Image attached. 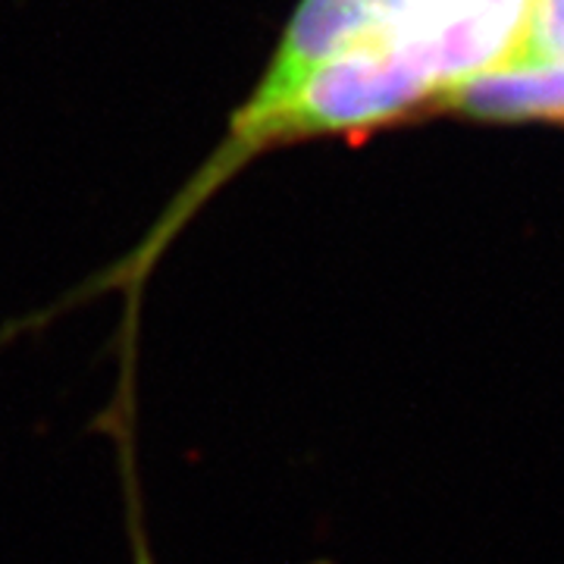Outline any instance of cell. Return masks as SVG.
I'll return each mask as SVG.
<instances>
[{"label":"cell","instance_id":"2","mask_svg":"<svg viewBox=\"0 0 564 564\" xmlns=\"http://www.w3.org/2000/svg\"><path fill=\"white\" fill-rule=\"evenodd\" d=\"M433 113L474 120L564 122V61L508 63L448 88Z\"/></svg>","mask_w":564,"mask_h":564},{"label":"cell","instance_id":"1","mask_svg":"<svg viewBox=\"0 0 564 564\" xmlns=\"http://www.w3.org/2000/svg\"><path fill=\"white\" fill-rule=\"evenodd\" d=\"M527 0H408L389 39L399 41L443 95L462 82L518 61Z\"/></svg>","mask_w":564,"mask_h":564},{"label":"cell","instance_id":"3","mask_svg":"<svg viewBox=\"0 0 564 564\" xmlns=\"http://www.w3.org/2000/svg\"><path fill=\"white\" fill-rule=\"evenodd\" d=\"M521 61H564V0H527Z\"/></svg>","mask_w":564,"mask_h":564}]
</instances>
